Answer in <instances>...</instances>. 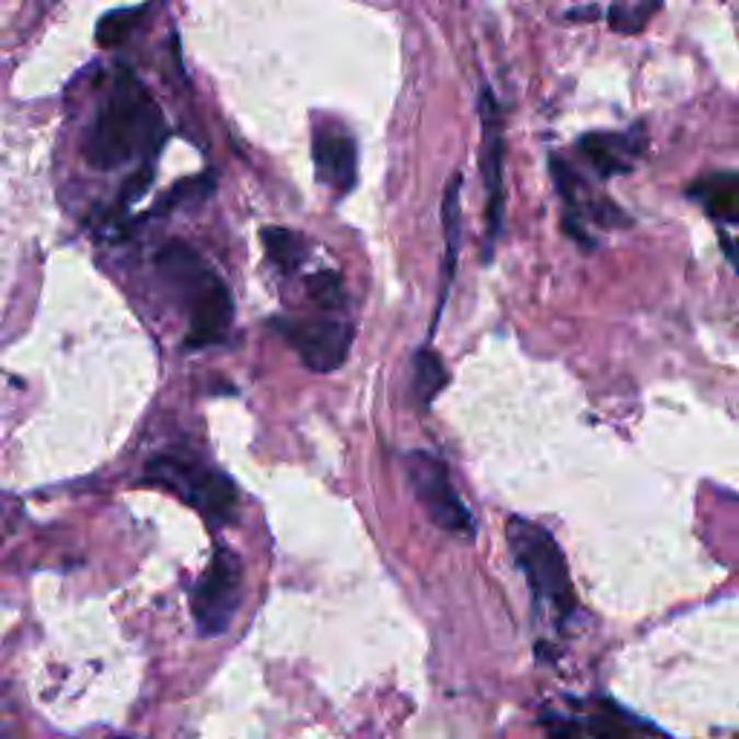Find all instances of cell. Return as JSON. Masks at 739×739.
Here are the masks:
<instances>
[{"label":"cell","mask_w":739,"mask_h":739,"mask_svg":"<svg viewBox=\"0 0 739 739\" xmlns=\"http://www.w3.org/2000/svg\"><path fill=\"white\" fill-rule=\"evenodd\" d=\"M312 162L319 183L333 188L338 197L350 194L358 180V151L353 136L342 130H319L312 139Z\"/></svg>","instance_id":"cell-9"},{"label":"cell","mask_w":739,"mask_h":739,"mask_svg":"<svg viewBox=\"0 0 739 739\" xmlns=\"http://www.w3.org/2000/svg\"><path fill=\"white\" fill-rule=\"evenodd\" d=\"M584 734H589L592 739H633L636 723L610 702H601V707L584 719Z\"/></svg>","instance_id":"cell-16"},{"label":"cell","mask_w":739,"mask_h":739,"mask_svg":"<svg viewBox=\"0 0 739 739\" xmlns=\"http://www.w3.org/2000/svg\"><path fill=\"white\" fill-rule=\"evenodd\" d=\"M480 119H483V185H485V263L494 257V243L503 229L506 208V139H503V116L492 88L480 90Z\"/></svg>","instance_id":"cell-7"},{"label":"cell","mask_w":739,"mask_h":739,"mask_svg":"<svg viewBox=\"0 0 739 739\" xmlns=\"http://www.w3.org/2000/svg\"><path fill=\"white\" fill-rule=\"evenodd\" d=\"M165 136L162 111L151 93L125 70L84 136V160L99 171H113L134 160L157 162Z\"/></svg>","instance_id":"cell-1"},{"label":"cell","mask_w":739,"mask_h":739,"mask_svg":"<svg viewBox=\"0 0 739 739\" xmlns=\"http://www.w3.org/2000/svg\"><path fill=\"white\" fill-rule=\"evenodd\" d=\"M261 240L263 249H266V257H269L284 275L298 272L301 269V263L307 261V240H303L298 231L269 226V229L261 231Z\"/></svg>","instance_id":"cell-14"},{"label":"cell","mask_w":739,"mask_h":739,"mask_svg":"<svg viewBox=\"0 0 739 739\" xmlns=\"http://www.w3.org/2000/svg\"><path fill=\"white\" fill-rule=\"evenodd\" d=\"M506 541H509L511 557L517 569L523 573L529 592H532L534 610H549L555 621L564 624L578 607L573 580H569V566L566 557L541 523H532L526 517H509L506 520Z\"/></svg>","instance_id":"cell-3"},{"label":"cell","mask_w":739,"mask_h":739,"mask_svg":"<svg viewBox=\"0 0 739 739\" xmlns=\"http://www.w3.org/2000/svg\"><path fill=\"white\" fill-rule=\"evenodd\" d=\"M243 601V561L234 549L217 546L206 573L192 587V615L203 638L223 636Z\"/></svg>","instance_id":"cell-5"},{"label":"cell","mask_w":739,"mask_h":739,"mask_svg":"<svg viewBox=\"0 0 739 739\" xmlns=\"http://www.w3.org/2000/svg\"><path fill=\"white\" fill-rule=\"evenodd\" d=\"M578 151L601 180L630 174L644 151V130L636 128L630 134H604V130L584 134L578 139Z\"/></svg>","instance_id":"cell-10"},{"label":"cell","mask_w":739,"mask_h":739,"mask_svg":"<svg viewBox=\"0 0 739 739\" xmlns=\"http://www.w3.org/2000/svg\"><path fill=\"white\" fill-rule=\"evenodd\" d=\"M448 384V367L446 361L430 350V347H422L414 353V399L419 411H428L434 405V399L442 393V388Z\"/></svg>","instance_id":"cell-13"},{"label":"cell","mask_w":739,"mask_h":739,"mask_svg":"<svg viewBox=\"0 0 739 739\" xmlns=\"http://www.w3.org/2000/svg\"><path fill=\"white\" fill-rule=\"evenodd\" d=\"M719 243H723V252L725 257L734 263V269L739 272V240L737 238H728L725 231H719Z\"/></svg>","instance_id":"cell-23"},{"label":"cell","mask_w":739,"mask_h":739,"mask_svg":"<svg viewBox=\"0 0 739 739\" xmlns=\"http://www.w3.org/2000/svg\"><path fill=\"white\" fill-rule=\"evenodd\" d=\"M215 174L211 171H206V174L199 176H188V180H183V183H176L171 192L162 197V203L157 206V215H165V211H174V208H183V206H194V203H203V199H208L211 194H215Z\"/></svg>","instance_id":"cell-17"},{"label":"cell","mask_w":739,"mask_h":739,"mask_svg":"<svg viewBox=\"0 0 739 739\" xmlns=\"http://www.w3.org/2000/svg\"><path fill=\"white\" fill-rule=\"evenodd\" d=\"M405 474L414 497L439 529L460 538L474 534V517L453 488L446 462L428 451H411L405 457Z\"/></svg>","instance_id":"cell-6"},{"label":"cell","mask_w":739,"mask_h":739,"mask_svg":"<svg viewBox=\"0 0 739 739\" xmlns=\"http://www.w3.org/2000/svg\"><path fill=\"white\" fill-rule=\"evenodd\" d=\"M541 725L546 728L549 739H580L584 737V725L566 716H543Z\"/></svg>","instance_id":"cell-21"},{"label":"cell","mask_w":739,"mask_h":739,"mask_svg":"<svg viewBox=\"0 0 739 739\" xmlns=\"http://www.w3.org/2000/svg\"><path fill=\"white\" fill-rule=\"evenodd\" d=\"M442 234H446V261H442V295L437 301V312H434V324H430V333L437 330L439 319H442V310H446L448 292H451L453 272H457V255H460V240H462V174H457L448 180L446 197H442Z\"/></svg>","instance_id":"cell-11"},{"label":"cell","mask_w":739,"mask_h":739,"mask_svg":"<svg viewBox=\"0 0 739 739\" xmlns=\"http://www.w3.org/2000/svg\"><path fill=\"white\" fill-rule=\"evenodd\" d=\"M145 7L136 9H113L107 15L99 21L96 26V38L102 47H119L122 41H128V35L134 33L136 26L145 21Z\"/></svg>","instance_id":"cell-18"},{"label":"cell","mask_w":739,"mask_h":739,"mask_svg":"<svg viewBox=\"0 0 739 739\" xmlns=\"http://www.w3.org/2000/svg\"><path fill=\"white\" fill-rule=\"evenodd\" d=\"M151 183H153V165L148 162V165L139 168V171L130 176L128 183H125V188H122V197H119V208L134 206L136 199L145 197V192L151 188Z\"/></svg>","instance_id":"cell-20"},{"label":"cell","mask_w":739,"mask_h":739,"mask_svg":"<svg viewBox=\"0 0 739 739\" xmlns=\"http://www.w3.org/2000/svg\"><path fill=\"white\" fill-rule=\"evenodd\" d=\"M688 197L700 203L716 223H739V176L714 171V174L700 176L696 183L688 188Z\"/></svg>","instance_id":"cell-12"},{"label":"cell","mask_w":739,"mask_h":739,"mask_svg":"<svg viewBox=\"0 0 739 739\" xmlns=\"http://www.w3.org/2000/svg\"><path fill=\"white\" fill-rule=\"evenodd\" d=\"M145 483L162 485L185 500L194 511L203 515L208 526H229L238 520L240 494L234 480L226 477L223 471L208 465L188 451H165L157 453L145 465Z\"/></svg>","instance_id":"cell-4"},{"label":"cell","mask_w":739,"mask_h":739,"mask_svg":"<svg viewBox=\"0 0 739 739\" xmlns=\"http://www.w3.org/2000/svg\"><path fill=\"white\" fill-rule=\"evenodd\" d=\"M307 295H310V301L324 312L342 310L344 307V284L342 275L338 272H315L307 278Z\"/></svg>","instance_id":"cell-19"},{"label":"cell","mask_w":739,"mask_h":739,"mask_svg":"<svg viewBox=\"0 0 739 739\" xmlns=\"http://www.w3.org/2000/svg\"><path fill=\"white\" fill-rule=\"evenodd\" d=\"M561 226H564V234H569V238H573L580 249H587V252L596 249V240H592V234L584 229V217L580 215H575V211H564V223Z\"/></svg>","instance_id":"cell-22"},{"label":"cell","mask_w":739,"mask_h":739,"mask_svg":"<svg viewBox=\"0 0 739 739\" xmlns=\"http://www.w3.org/2000/svg\"><path fill=\"white\" fill-rule=\"evenodd\" d=\"M598 15H601V9H598V7L569 9V12H566V18H569V21H592V18H598Z\"/></svg>","instance_id":"cell-24"},{"label":"cell","mask_w":739,"mask_h":739,"mask_svg":"<svg viewBox=\"0 0 739 739\" xmlns=\"http://www.w3.org/2000/svg\"><path fill=\"white\" fill-rule=\"evenodd\" d=\"M659 9L661 0H615L607 12V21L615 33L638 35Z\"/></svg>","instance_id":"cell-15"},{"label":"cell","mask_w":739,"mask_h":739,"mask_svg":"<svg viewBox=\"0 0 739 739\" xmlns=\"http://www.w3.org/2000/svg\"><path fill=\"white\" fill-rule=\"evenodd\" d=\"M284 342L298 353L301 365L312 373H335L347 361L353 347V326L333 319H278L272 321Z\"/></svg>","instance_id":"cell-8"},{"label":"cell","mask_w":739,"mask_h":739,"mask_svg":"<svg viewBox=\"0 0 739 739\" xmlns=\"http://www.w3.org/2000/svg\"><path fill=\"white\" fill-rule=\"evenodd\" d=\"M157 266L162 278L188 301L185 350H206L223 342L234 319V301L223 280L183 240H171L157 255Z\"/></svg>","instance_id":"cell-2"}]
</instances>
